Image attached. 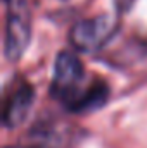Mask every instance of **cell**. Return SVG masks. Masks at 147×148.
I'll return each instance as SVG.
<instances>
[{"label":"cell","mask_w":147,"mask_h":148,"mask_svg":"<svg viewBox=\"0 0 147 148\" xmlns=\"http://www.w3.org/2000/svg\"><path fill=\"white\" fill-rule=\"evenodd\" d=\"M7 2H9V0H5V3H7Z\"/></svg>","instance_id":"cell-7"},{"label":"cell","mask_w":147,"mask_h":148,"mask_svg":"<svg viewBox=\"0 0 147 148\" xmlns=\"http://www.w3.org/2000/svg\"><path fill=\"white\" fill-rule=\"evenodd\" d=\"M33 100H35L33 86L28 84V83L19 84L5 102L3 126L5 127H16L19 124H23L30 109H31V105H33Z\"/></svg>","instance_id":"cell-4"},{"label":"cell","mask_w":147,"mask_h":148,"mask_svg":"<svg viewBox=\"0 0 147 148\" xmlns=\"http://www.w3.org/2000/svg\"><path fill=\"white\" fill-rule=\"evenodd\" d=\"M83 77L85 69L78 55L68 50L61 52L54 62V79L50 84V95L68 109L85 90L81 88Z\"/></svg>","instance_id":"cell-1"},{"label":"cell","mask_w":147,"mask_h":148,"mask_svg":"<svg viewBox=\"0 0 147 148\" xmlns=\"http://www.w3.org/2000/svg\"><path fill=\"white\" fill-rule=\"evenodd\" d=\"M9 12H7V23H5V57L9 60H17L31 36V23H30V12L24 0H9Z\"/></svg>","instance_id":"cell-3"},{"label":"cell","mask_w":147,"mask_h":148,"mask_svg":"<svg viewBox=\"0 0 147 148\" xmlns=\"http://www.w3.org/2000/svg\"><path fill=\"white\" fill-rule=\"evenodd\" d=\"M109 98V88L104 81H94L90 86H87L80 97L74 100L73 103L68 107L69 112L74 114H87V112H94L101 107L106 105Z\"/></svg>","instance_id":"cell-5"},{"label":"cell","mask_w":147,"mask_h":148,"mask_svg":"<svg viewBox=\"0 0 147 148\" xmlns=\"http://www.w3.org/2000/svg\"><path fill=\"white\" fill-rule=\"evenodd\" d=\"M133 2H135V0H114V3H116V9H118L119 12H128V10L132 9Z\"/></svg>","instance_id":"cell-6"},{"label":"cell","mask_w":147,"mask_h":148,"mask_svg":"<svg viewBox=\"0 0 147 148\" xmlns=\"http://www.w3.org/2000/svg\"><path fill=\"white\" fill-rule=\"evenodd\" d=\"M118 29V21L109 14L83 19L76 23L69 31V41L78 52L94 53L99 52Z\"/></svg>","instance_id":"cell-2"}]
</instances>
